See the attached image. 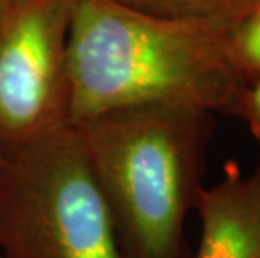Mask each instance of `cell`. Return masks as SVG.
<instances>
[{"mask_svg":"<svg viewBox=\"0 0 260 258\" xmlns=\"http://www.w3.org/2000/svg\"><path fill=\"white\" fill-rule=\"evenodd\" d=\"M230 30L119 0H71V126L145 104L240 118L250 82L235 60Z\"/></svg>","mask_w":260,"mask_h":258,"instance_id":"cell-1","label":"cell"},{"mask_svg":"<svg viewBox=\"0 0 260 258\" xmlns=\"http://www.w3.org/2000/svg\"><path fill=\"white\" fill-rule=\"evenodd\" d=\"M215 114L145 104L73 126L123 258H190L186 218L203 191Z\"/></svg>","mask_w":260,"mask_h":258,"instance_id":"cell-2","label":"cell"},{"mask_svg":"<svg viewBox=\"0 0 260 258\" xmlns=\"http://www.w3.org/2000/svg\"><path fill=\"white\" fill-rule=\"evenodd\" d=\"M0 251L5 258H123L74 128L9 153L0 173Z\"/></svg>","mask_w":260,"mask_h":258,"instance_id":"cell-3","label":"cell"},{"mask_svg":"<svg viewBox=\"0 0 260 258\" xmlns=\"http://www.w3.org/2000/svg\"><path fill=\"white\" fill-rule=\"evenodd\" d=\"M71 0H17L0 24V144L7 153L71 126Z\"/></svg>","mask_w":260,"mask_h":258,"instance_id":"cell-4","label":"cell"},{"mask_svg":"<svg viewBox=\"0 0 260 258\" xmlns=\"http://www.w3.org/2000/svg\"><path fill=\"white\" fill-rule=\"evenodd\" d=\"M195 211L200 241L193 258H260V158L248 173L230 168L203 188Z\"/></svg>","mask_w":260,"mask_h":258,"instance_id":"cell-5","label":"cell"},{"mask_svg":"<svg viewBox=\"0 0 260 258\" xmlns=\"http://www.w3.org/2000/svg\"><path fill=\"white\" fill-rule=\"evenodd\" d=\"M143 12L171 19L208 22L234 29L260 12V0H119Z\"/></svg>","mask_w":260,"mask_h":258,"instance_id":"cell-6","label":"cell"},{"mask_svg":"<svg viewBox=\"0 0 260 258\" xmlns=\"http://www.w3.org/2000/svg\"><path fill=\"white\" fill-rule=\"evenodd\" d=\"M230 44L237 64L252 84L260 74V12L242 20L230 30Z\"/></svg>","mask_w":260,"mask_h":258,"instance_id":"cell-7","label":"cell"},{"mask_svg":"<svg viewBox=\"0 0 260 258\" xmlns=\"http://www.w3.org/2000/svg\"><path fill=\"white\" fill-rule=\"evenodd\" d=\"M240 119L248 126L252 138L255 139L260 148V74L248 86L245 99H243Z\"/></svg>","mask_w":260,"mask_h":258,"instance_id":"cell-8","label":"cell"},{"mask_svg":"<svg viewBox=\"0 0 260 258\" xmlns=\"http://www.w3.org/2000/svg\"><path fill=\"white\" fill-rule=\"evenodd\" d=\"M15 2H17V0H0V24H2L4 19L7 17V14L15 5Z\"/></svg>","mask_w":260,"mask_h":258,"instance_id":"cell-9","label":"cell"},{"mask_svg":"<svg viewBox=\"0 0 260 258\" xmlns=\"http://www.w3.org/2000/svg\"><path fill=\"white\" fill-rule=\"evenodd\" d=\"M7 156H9V153H7V150L0 144V173H2V169H4V166H5V163H7Z\"/></svg>","mask_w":260,"mask_h":258,"instance_id":"cell-10","label":"cell"},{"mask_svg":"<svg viewBox=\"0 0 260 258\" xmlns=\"http://www.w3.org/2000/svg\"><path fill=\"white\" fill-rule=\"evenodd\" d=\"M0 258H5V256L2 255V251H0Z\"/></svg>","mask_w":260,"mask_h":258,"instance_id":"cell-11","label":"cell"}]
</instances>
